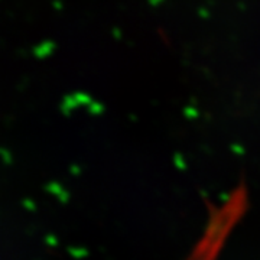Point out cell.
<instances>
[{
  "label": "cell",
  "instance_id": "6da1fadb",
  "mask_svg": "<svg viewBox=\"0 0 260 260\" xmlns=\"http://www.w3.org/2000/svg\"><path fill=\"white\" fill-rule=\"evenodd\" d=\"M162 2H164V0H150V3H152L153 6H158V5L162 3Z\"/></svg>",
  "mask_w": 260,
  "mask_h": 260
}]
</instances>
